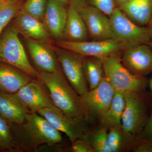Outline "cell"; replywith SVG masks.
I'll use <instances>...</instances> for the list:
<instances>
[{
  "label": "cell",
  "instance_id": "obj_1",
  "mask_svg": "<svg viewBox=\"0 0 152 152\" xmlns=\"http://www.w3.org/2000/svg\"><path fill=\"white\" fill-rule=\"evenodd\" d=\"M9 123L18 152H37L40 146H54L62 140L61 132L37 113H28L22 124Z\"/></svg>",
  "mask_w": 152,
  "mask_h": 152
},
{
  "label": "cell",
  "instance_id": "obj_2",
  "mask_svg": "<svg viewBox=\"0 0 152 152\" xmlns=\"http://www.w3.org/2000/svg\"><path fill=\"white\" fill-rule=\"evenodd\" d=\"M38 80L46 86L56 107L70 116L86 120L88 115L80 96L70 84L60 66L53 72H39Z\"/></svg>",
  "mask_w": 152,
  "mask_h": 152
},
{
  "label": "cell",
  "instance_id": "obj_3",
  "mask_svg": "<svg viewBox=\"0 0 152 152\" xmlns=\"http://www.w3.org/2000/svg\"><path fill=\"white\" fill-rule=\"evenodd\" d=\"M112 30V39L125 49L151 41L147 27L139 26L128 18L117 7L109 17Z\"/></svg>",
  "mask_w": 152,
  "mask_h": 152
},
{
  "label": "cell",
  "instance_id": "obj_4",
  "mask_svg": "<svg viewBox=\"0 0 152 152\" xmlns=\"http://www.w3.org/2000/svg\"><path fill=\"white\" fill-rule=\"evenodd\" d=\"M103 64L104 77L115 91L139 93L145 87V78L130 72L123 65L117 54L104 58Z\"/></svg>",
  "mask_w": 152,
  "mask_h": 152
},
{
  "label": "cell",
  "instance_id": "obj_5",
  "mask_svg": "<svg viewBox=\"0 0 152 152\" xmlns=\"http://www.w3.org/2000/svg\"><path fill=\"white\" fill-rule=\"evenodd\" d=\"M0 61L24 71L34 79H39V72L30 64L18 34L11 25L0 36Z\"/></svg>",
  "mask_w": 152,
  "mask_h": 152
},
{
  "label": "cell",
  "instance_id": "obj_6",
  "mask_svg": "<svg viewBox=\"0 0 152 152\" xmlns=\"http://www.w3.org/2000/svg\"><path fill=\"white\" fill-rule=\"evenodd\" d=\"M54 50L68 81L80 96L88 91L83 69L84 57L56 47Z\"/></svg>",
  "mask_w": 152,
  "mask_h": 152
},
{
  "label": "cell",
  "instance_id": "obj_7",
  "mask_svg": "<svg viewBox=\"0 0 152 152\" xmlns=\"http://www.w3.org/2000/svg\"><path fill=\"white\" fill-rule=\"evenodd\" d=\"M55 46L74 52L83 57H92L104 59L116 55L124 50V47L113 39L104 40L73 42L58 40L52 41Z\"/></svg>",
  "mask_w": 152,
  "mask_h": 152
},
{
  "label": "cell",
  "instance_id": "obj_8",
  "mask_svg": "<svg viewBox=\"0 0 152 152\" xmlns=\"http://www.w3.org/2000/svg\"><path fill=\"white\" fill-rule=\"evenodd\" d=\"M14 95L28 113L56 107L46 86L38 79H33Z\"/></svg>",
  "mask_w": 152,
  "mask_h": 152
},
{
  "label": "cell",
  "instance_id": "obj_9",
  "mask_svg": "<svg viewBox=\"0 0 152 152\" xmlns=\"http://www.w3.org/2000/svg\"><path fill=\"white\" fill-rule=\"evenodd\" d=\"M37 113L57 130L66 134L72 142L78 139H83L88 134L85 119L70 116L57 107L47 108Z\"/></svg>",
  "mask_w": 152,
  "mask_h": 152
},
{
  "label": "cell",
  "instance_id": "obj_10",
  "mask_svg": "<svg viewBox=\"0 0 152 152\" xmlns=\"http://www.w3.org/2000/svg\"><path fill=\"white\" fill-rule=\"evenodd\" d=\"M115 91L104 77L97 86L80 96L88 116L100 117L110 106Z\"/></svg>",
  "mask_w": 152,
  "mask_h": 152
},
{
  "label": "cell",
  "instance_id": "obj_11",
  "mask_svg": "<svg viewBox=\"0 0 152 152\" xmlns=\"http://www.w3.org/2000/svg\"><path fill=\"white\" fill-rule=\"evenodd\" d=\"M138 93L124 94L125 104L122 117L121 129L125 134L129 135L138 132L145 121V107Z\"/></svg>",
  "mask_w": 152,
  "mask_h": 152
},
{
  "label": "cell",
  "instance_id": "obj_12",
  "mask_svg": "<svg viewBox=\"0 0 152 152\" xmlns=\"http://www.w3.org/2000/svg\"><path fill=\"white\" fill-rule=\"evenodd\" d=\"M77 11L86 24L88 35L94 40L112 39L110 21L108 16L90 5Z\"/></svg>",
  "mask_w": 152,
  "mask_h": 152
},
{
  "label": "cell",
  "instance_id": "obj_13",
  "mask_svg": "<svg viewBox=\"0 0 152 152\" xmlns=\"http://www.w3.org/2000/svg\"><path fill=\"white\" fill-rule=\"evenodd\" d=\"M124 50L122 63L131 72L142 76L152 72V50L148 44L130 47Z\"/></svg>",
  "mask_w": 152,
  "mask_h": 152
},
{
  "label": "cell",
  "instance_id": "obj_14",
  "mask_svg": "<svg viewBox=\"0 0 152 152\" xmlns=\"http://www.w3.org/2000/svg\"><path fill=\"white\" fill-rule=\"evenodd\" d=\"M10 25L14 31L25 37L44 42H50V34L43 23L23 10Z\"/></svg>",
  "mask_w": 152,
  "mask_h": 152
},
{
  "label": "cell",
  "instance_id": "obj_15",
  "mask_svg": "<svg viewBox=\"0 0 152 152\" xmlns=\"http://www.w3.org/2000/svg\"><path fill=\"white\" fill-rule=\"evenodd\" d=\"M28 51L39 72L51 73L59 66L54 50L45 42L25 37Z\"/></svg>",
  "mask_w": 152,
  "mask_h": 152
},
{
  "label": "cell",
  "instance_id": "obj_16",
  "mask_svg": "<svg viewBox=\"0 0 152 152\" xmlns=\"http://www.w3.org/2000/svg\"><path fill=\"white\" fill-rule=\"evenodd\" d=\"M59 0H48L43 21L50 34L60 40L63 38L67 18V10Z\"/></svg>",
  "mask_w": 152,
  "mask_h": 152
},
{
  "label": "cell",
  "instance_id": "obj_17",
  "mask_svg": "<svg viewBox=\"0 0 152 152\" xmlns=\"http://www.w3.org/2000/svg\"><path fill=\"white\" fill-rule=\"evenodd\" d=\"M33 79L18 68L0 61V91L15 94Z\"/></svg>",
  "mask_w": 152,
  "mask_h": 152
},
{
  "label": "cell",
  "instance_id": "obj_18",
  "mask_svg": "<svg viewBox=\"0 0 152 152\" xmlns=\"http://www.w3.org/2000/svg\"><path fill=\"white\" fill-rule=\"evenodd\" d=\"M118 7L133 22L142 26L148 25L152 16V0H129Z\"/></svg>",
  "mask_w": 152,
  "mask_h": 152
},
{
  "label": "cell",
  "instance_id": "obj_19",
  "mask_svg": "<svg viewBox=\"0 0 152 152\" xmlns=\"http://www.w3.org/2000/svg\"><path fill=\"white\" fill-rule=\"evenodd\" d=\"M27 113L14 94L0 91V116L9 122L21 124Z\"/></svg>",
  "mask_w": 152,
  "mask_h": 152
},
{
  "label": "cell",
  "instance_id": "obj_20",
  "mask_svg": "<svg viewBox=\"0 0 152 152\" xmlns=\"http://www.w3.org/2000/svg\"><path fill=\"white\" fill-rule=\"evenodd\" d=\"M67 12L63 38H65V40L73 42L86 41L88 33L78 11L69 6Z\"/></svg>",
  "mask_w": 152,
  "mask_h": 152
},
{
  "label": "cell",
  "instance_id": "obj_21",
  "mask_svg": "<svg viewBox=\"0 0 152 152\" xmlns=\"http://www.w3.org/2000/svg\"><path fill=\"white\" fill-rule=\"evenodd\" d=\"M125 104L124 93L115 91L110 106L100 117L102 124L110 128H121L122 117Z\"/></svg>",
  "mask_w": 152,
  "mask_h": 152
},
{
  "label": "cell",
  "instance_id": "obj_22",
  "mask_svg": "<svg viewBox=\"0 0 152 152\" xmlns=\"http://www.w3.org/2000/svg\"><path fill=\"white\" fill-rule=\"evenodd\" d=\"M84 58L83 69L85 77L90 90L96 88L104 77L103 59L96 57Z\"/></svg>",
  "mask_w": 152,
  "mask_h": 152
},
{
  "label": "cell",
  "instance_id": "obj_23",
  "mask_svg": "<svg viewBox=\"0 0 152 152\" xmlns=\"http://www.w3.org/2000/svg\"><path fill=\"white\" fill-rule=\"evenodd\" d=\"M26 0H4L0 2V36L9 23L22 10Z\"/></svg>",
  "mask_w": 152,
  "mask_h": 152
},
{
  "label": "cell",
  "instance_id": "obj_24",
  "mask_svg": "<svg viewBox=\"0 0 152 152\" xmlns=\"http://www.w3.org/2000/svg\"><path fill=\"white\" fill-rule=\"evenodd\" d=\"M0 150L18 152L10 123L0 116Z\"/></svg>",
  "mask_w": 152,
  "mask_h": 152
},
{
  "label": "cell",
  "instance_id": "obj_25",
  "mask_svg": "<svg viewBox=\"0 0 152 152\" xmlns=\"http://www.w3.org/2000/svg\"><path fill=\"white\" fill-rule=\"evenodd\" d=\"M48 0H26L23 11L36 19H43L48 4Z\"/></svg>",
  "mask_w": 152,
  "mask_h": 152
},
{
  "label": "cell",
  "instance_id": "obj_26",
  "mask_svg": "<svg viewBox=\"0 0 152 152\" xmlns=\"http://www.w3.org/2000/svg\"><path fill=\"white\" fill-rule=\"evenodd\" d=\"M106 128L98 130L95 133L90 143L94 152H111L108 142Z\"/></svg>",
  "mask_w": 152,
  "mask_h": 152
},
{
  "label": "cell",
  "instance_id": "obj_27",
  "mask_svg": "<svg viewBox=\"0 0 152 152\" xmlns=\"http://www.w3.org/2000/svg\"><path fill=\"white\" fill-rule=\"evenodd\" d=\"M88 3L109 17L117 7L115 0H86Z\"/></svg>",
  "mask_w": 152,
  "mask_h": 152
},
{
  "label": "cell",
  "instance_id": "obj_28",
  "mask_svg": "<svg viewBox=\"0 0 152 152\" xmlns=\"http://www.w3.org/2000/svg\"><path fill=\"white\" fill-rule=\"evenodd\" d=\"M121 128H110L108 133L107 139L111 152L118 151L121 145L122 138L120 132Z\"/></svg>",
  "mask_w": 152,
  "mask_h": 152
},
{
  "label": "cell",
  "instance_id": "obj_29",
  "mask_svg": "<svg viewBox=\"0 0 152 152\" xmlns=\"http://www.w3.org/2000/svg\"><path fill=\"white\" fill-rule=\"evenodd\" d=\"M71 151L74 152H93L89 143L84 139H78L72 142Z\"/></svg>",
  "mask_w": 152,
  "mask_h": 152
},
{
  "label": "cell",
  "instance_id": "obj_30",
  "mask_svg": "<svg viewBox=\"0 0 152 152\" xmlns=\"http://www.w3.org/2000/svg\"><path fill=\"white\" fill-rule=\"evenodd\" d=\"M69 6L78 10L85 7L86 3V0H69Z\"/></svg>",
  "mask_w": 152,
  "mask_h": 152
},
{
  "label": "cell",
  "instance_id": "obj_31",
  "mask_svg": "<svg viewBox=\"0 0 152 152\" xmlns=\"http://www.w3.org/2000/svg\"><path fill=\"white\" fill-rule=\"evenodd\" d=\"M145 132L147 135L152 139V115L146 127Z\"/></svg>",
  "mask_w": 152,
  "mask_h": 152
},
{
  "label": "cell",
  "instance_id": "obj_32",
  "mask_svg": "<svg viewBox=\"0 0 152 152\" xmlns=\"http://www.w3.org/2000/svg\"><path fill=\"white\" fill-rule=\"evenodd\" d=\"M148 30L149 34L150 37L151 38V41H152V16L150 20L149 23L148 24Z\"/></svg>",
  "mask_w": 152,
  "mask_h": 152
},
{
  "label": "cell",
  "instance_id": "obj_33",
  "mask_svg": "<svg viewBox=\"0 0 152 152\" xmlns=\"http://www.w3.org/2000/svg\"><path fill=\"white\" fill-rule=\"evenodd\" d=\"M129 0H115L116 4L117 7H119L122 4L126 2Z\"/></svg>",
  "mask_w": 152,
  "mask_h": 152
},
{
  "label": "cell",
  "instance_id": "obj_34",
  "mask_svg": "<svg viewBox=\"0 0 152 152\" xmlns=\"http://www.w3.org/2000/svg\"><path fill=\"white\" fill-rule=\"evenodd\" d=\"M64 5H66L69 4V0H59Z\"/></svg>",
  "mask_w": 152,
  "mask_h": 152
},
{
  "label": "cell",
  "instance_id": "obj_35",
  "mask_svg": "<svg viewBox=\"0 0 152 152\" xmlns=\"http://www.w3.org/2000/svg\"><path fill=\"white\" fill-rule=\"evenodd\" d=\"M148 45H149V46L150 47H151V48H152V41H151V42L149 43H148Z\"/></svg>",
  "mask_w": 152,
  "mask_h": 152
},
{
  "label": "cell",
  "instance_id": "obj_36",
  "mask_svg": "<svg viewBox=\"0 0 152 152\" xmlns=\"http://www.w3.org/2000/svg\"><path fill=\"white\" fill-rule=\"evenodd\" d=\"M151 87H152V81H151Z\"/></svg>",
  "mask_w": 152,
  "mask_h": 152
},
{
  "label": "cell",
  "instance_id": "obj_37",
  "mask_svg": "<svg viewBox=\"0 0 152 152\" xmlns=\"http://www.w3.org/2000/svg\"><path fill=\"white\" fill-rule=\"evenodd\" d=\"M1 0H0V2H1Z\"/></svg>",
  "mask_w": 152,
  "mask_h": 152
},
{
  "label": "cell",
  "instance_id": "obj_38",
  "mask_svg": "<svg viewBox=\"0 0 152 152\" xmlns=\"http://www.w3.org/2000/svg\"><path fill=\"white\" fill-rule=\"evenodd\" d=\"M1 1H4V0H1Z\"/></svg>",
  "mask_w": 152,
  "mask_h": 152
},
{
  "label": "cell",
  "instance_id": "obj_39",
  "mask_svg": "<svg viewBox=\"0 0 152 152\" xmlns=\"http://www.w3.org/2000/svg\"><path fill=\"white\" fill-rule=\"evenodd\" d=\"M0 151H1V150H0Z\"/></svg>",
  "mask_w": 152,
  "mask_h": 152
}]
</instances>
